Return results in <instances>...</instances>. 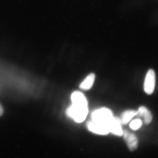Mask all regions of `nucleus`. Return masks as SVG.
I'll return each instance as SVG.
<instances>
[{
  "label": "nucleus",
  "instance_id": "39448f33",
  "mask_svg": "<svg viewBox=\"0 0 158 158\" xmlns=\"http://www.w3.org/2000/svg\"><path fill=\"white\" fill-rule=\"evenodd\" d=\"M121 122L120 118L113 116L108 123L110 132L118 136L123 135V131L121 127Z\"/></svg>",
  "mask_w": 158,
  "mask_h": 158
},
{
  "label": "nucleus",
  "instance_id": "20e7f679",
  "mask_svg": "<svg viewBox=\"0 0 158 158\" xmlns=\"http://www.w3.org/2000/svg\"><path fill=\"white\" fill-rule=\"evenodd\" d=\"M87 127L89 131L98 135H107L110 132L107 125L96 122H88Z\"/></svg>",
  "mask_w": 158,
  "mask_h": 158
},
{
  "label": "nucleus",
  "instance_id": "7ed1b4c3",
  "mask_svg": "<svg viewBox=\"0 0 158 158\" xmlns=\"http://www.w3.org/2000/svg\"><path fill=\"white\" fill-rule=\"evenodd\" d=\"M156 85V74L152 69H149L145 81L144 89L145 93L151 95L154 91Z\"/></svg>",
  "mask_w": 158,
  "mask_h": 158
},
{
  "label": "nucleus",
  "instance_id": "f03ea898",
  "mask_svg": "<svg viewBox=\"0 0 158 158\" xmlns=\"http://www.w3.org/2000/svg\"><path fill=\"white\" fill-rule=\"evenodd\" d=\"M113 117L112 111L106 108H102L94 111L91 115L92 121L107 125Z\"/></svg>",
  "mask_w": 158,
  "mask_h": 158
},
{
  "label": "nucleus",
  "instance_id": "6e6552de",
  "mask_svg": "<svg viewBox=\"0 0 158 158\" xmlns=\"http://www.w3.org/2000/svg\"><path fill=\"white\" fill-rule=\"evenodd\" d=\"M136 116L144 118V123L149 124L152 119V116L148 109L144 106H141L137 111Z\"/></svg>",
  "mask_w": 158,
  "mask_h": 158
},
{
  "label": "nucleus",
  "instance_id": "1a4fd4ad",
  "mask_svg": "<svg viewBox=\"0 0 158 158\" xmlns=\"http://www.w3.org/2000/svg\"><path fill=\"white\" fill-rule=\"evenodd\" d=\"M95 78V76L94 73L90 74L80 84L79 87L82 90H90L93 86Z\"/></svg>",
  "mask_w": 158,
  "mask_h": 158
},
{
  "label": "nucleus",
  "instance_id": "9d476101",
  "mask_svg": "<svg viewBox=\"0 0 158 158\" xmlns=\"http://www.w3.org/2000/svg\"><path fill=\"white\" fill-rule=\"evenodd\" d=\"M137 111L135 110H127L122 114L120 121L123 124L126 125L129 122L134 116H136Z\"/></svg>",
  "mask_w": 158,
  "mask_h": 158
},
{
  "label": "nucleus",
  "instance_id": "f257e3e1",
  "mask_svg": "<svg viewBox=\"0 0 158 158\" xmlns=\"http://www.w3.org/2000/svg\"><path fill=\"white\" fill-rule=\"evenodd\" d=\"M88 112V108H81L72 105L66 110V114L76 122L81 123L85 120Z\"/></svg>",
  "mask_w": 158,
  "mask_h": 158
},
{
  "label": "nucleus",
  "instance_id": "9b49d317",
  "mask_svg": "<svg viewBox=\"0 0 158 158\" xmlns=\"http://www.w3.org/2000/svg\"><path fill=\"white\" fill-rule=\"evenodd\" d=\"M142 125V122L140 118H137L133 120L130 123V127L133 130H137L139 129L141 127Z\"/></svg>",
  "mask_w": 158,
  "mask_h": 158
},
{
  "label": "nucleus",
  "instance_id": "0eeeda50",
  "mask_svg": "<svg viewBox=\"0 0 158 158\" xmlns=\"http://www.w3.org/2000/svg\"><path fill=\"white\" fill-rule=\"evenodd\" d=\"M123 135L130 151H134L138 148V139L135 134L124 130L123 131Z\"/></svg>",
  "mask_w": 158,
  "mask_h": 158
},
{
  "label": "nucleus",
  "instance_id": "423d86ee",
  "mask_svg": "<svg viewBox=\"0 0 158 158\" xmlns=\"http://www.w3.org/2000/svg\"><path fill=\"white\" fill-rule=\"evenodd\" d=\"M72 105L81 108H88V101L83 93L78 91L73 92L71 96Z\"/></svg>",
  "mask_w": 158,
  "mask_h": 158
},
{
  "label": "nucleus",
  "instance_id": "f8f14e48",
  "mask_svg": "<svg viewBox=\"0 0 158 158\" xmlns=\"http://www.w3.org/2000/svg\"><path fill=\"white\" fill-rule=\"evenodd\" d=\"M4 113V110H3V108L2 106V105L0 104V116H2V115Z\"/></svg>",
  "mask_w": 158,
  "mask_h": 158
}]
</instances>
